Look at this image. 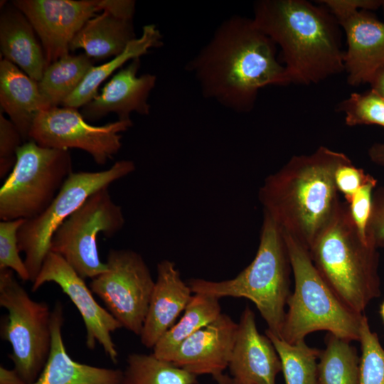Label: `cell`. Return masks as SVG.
I'll list each match as a JSON object with an SVG mask.
<instances>
[{
    "instance_id": "12",
    "label": "cell",
    "mask_w": 384,
    "mask_h": 384,
    "mask_svg": "<svg viewBox=\"0 0 384 384\" xmlns=\"http://www.w3.org/2000/svg\"><path fill=\"white\" fill-rule=\"evenodd\" d=\"M132 121L90 124L78 109L53 107L41 110L32 124L29 141L49 149H78L88 153L100 166L105 165L122 147V133Z\"/></svg>"
},
{
    "instance_id": "32",
    "label": "cell",
    "mask_w": 384,
    "mask_h": 384,
    "mask_svg": "<svg viewBox=\"0 0 384 384\" xmlns=\"http://www.w3.org/2000/svg\"><path fill=\"white\" fill-rule=\"evenodd\" d=\"M25 220H1L0 222V269L9 268L23 281H30L24 261L19 255L18 231Z\"/></svg>"
},
{
    "instance_id": "7",
    "label": "cell",
    "mask_w": 384,
    "mask_h": 384,
    "mask_svg": "<svg viewBox=\"0 0 384 384\" xmlns=\"http://www.w3.org/2000/svg\"><path fill=\"white\" fill-rule=\"evenodd\" d=\"M73 172L68 150L43 147L32 140L23 143L0 189L1 220H29L40 215Z\"/></svg>"
},
{
    "instance_id": "43",
    "label": "cell",
    "mask_w": 384,
    "mask_h": 384,
    "mask_svg": "<svg viewBox=\"0 0 384 384\" xmlns=\"http://www.w3.org/2000/svg\"><path fill=\"white\" fill-rule=\"evenodd\" d=\"M381 7L383 8L384 12V0H382Z\"/></svg>"
},
{
    "instance_id": "27",
    "label": "cell",
    "mask_w": 384,
    "mask_h": 384,
    "mask_svg": "<svg viewBox=\"0 0 384 384\" xmlns=\"http://www.w3.org/2000/svg\"><path fill=\"white\" fill-rule=\"evenodd\" d=\"M317 366L318 384H360V357L350 341L328 334Z\"/></svg>"
},
{
    "instance_id": "8",
    "label": "cell",
    "mask_w": 384,
    "mask_h": 384,
    "mask_svg": "<svg viewBox=\"0 0 384 384\" xmlns=\"http://www.w3.org/2000/svg\"><path fill=\"white\" fill-rule=\"evenodd\" d=\"M0 306L8 311L1 324V337L11 346L14 369L27 384H33L50 354L52 311L46 302L32 299L9 268L0 269Z\"/></svg>"
},
{
    "instance_id": "42",
    "label": "cell",
    "mask_w": 384,
    "mask_h": 384,
    "mask_svg": "<svg viewBox=\"0 0 384 384\" xmlns=\"http://www.w3.org/2000/svg\"><path fill=\"white\" fill-rule=\"evenodd\" d=\"M380 315L381 317V319L383 322L384 323V301L382 302V304L380 306Z\"/></svg>"
},
{
    "instance_id": "5",
    "label": "cell",
    "mask_w": 384,
    "mask_h": 384,
    "mask_svg": "<svg viewBox=\"0 0 384 384\" xmlns=\"http://www.w3.org/2000/svg\"><path fill=\"white\" fill-rule=\"evenodd\" d=\"M291 272L283 233L274 220L263 213L257 251L248 266L230 279L191 278L187 283L193 294L249 299L265 321L267 329L279 337L291 294Z\"/></svg>"
},
{
    "instance_id": "14",
    "label": "cell",
    "mask_w": 384,
    "mask_h": 384,
    "mask_svg": "<svg viewBox=\"0 0 384 384\" xmlns=\"http://www.w3.org/2000/svg\"><path fill=\"white\" fill-rule=\"evenodd\" d=\"M46 282L58 284L75 304L86 329V346L94 349L97 343L113 363L118 361V351L112 333L122 325L94 299L85 281L60 255L50 252L33 282L32 291H37Z\"/></svg>"
},
{
    "instance_id": "28",
    "label": "cell",
    "mask_w": 384,
    "mask_h": 384,
    "mask_svg": "<svg viewBox=\"0 0 384 384\" xmlns=\"http://www.w3.org/2000/svg\"><path fill=\"white\" fill-rule=\"evenodd\" d=\"M197 375L156 358L133 353L127 358L122 384H196Z\"/></svg>"
},
{
    "instance_id": "44",
    "label": "cell",
    "mask_w": 384,
    "mask_h": 384,
    "mask_svg": "<svg viewBox=\"0 0 384 384\" xmlns=\"http://www.w3.org/2000/svg\"><path fill=\"white\" fill-rule=\"evenodd\" d=\"M383 247H384V246H383Z\"/></svg>"
},
{
    "instance_id": "13",
    "label": "cell",
    "mask_w": 384,
    "mask_h": 384,
    "mask_svg": "<svg viewBox=\"0 0 384 384\" xmlns=\"http://www.w3.org/2000/svg\"><path fill=\"white\" fill-rule=\"evenodd\" d=\"M33 26L48 65L70 54V45L85 23L105 10L107 0H15Z\"/></svg>"
},
{
    "instance_id": "2",
    "label": "cell",
    "mask_w": 384,
    "mask_h": 384,
    "mask_svg": "<svg viewBox=\"0 0 384 384\" xmlns=\"http://www.w3.org/2000/svg\"><path fill=\"white\" fill-rule=\"evenodd\" d=\"M351 161L344 153L324 146L292 156L260 188L263 213L309 250L341 203L336 172Z\"/></svg>"
},
{
    "instance_id": "24",
    "label": "cell",
    "mask_w": 384,
    "mask_h": 384,
    "mask_svg": "<svg viewBox=\"0 0 384 384\" xmlns=\"http://www.w3.org/2000/svg\"><path fill=\"white\" fill-rule=\"evenodd\" d=\"M163 36L154 24L145 25L139 37L131 41L121 54L97 66H92L79 87L63 102L62 107L78 109L98 95V88L115 70L131 60L140 58L151 49L163 45Z\"/></svg>"
},
{
    "instance_id": "17",
    "label": "cell",
    "mask_w": 384,
    "mask_h": 384,
    "mask_svg": "<svg viewBox=\"0 0 384 384\" xmlns=\"http://www.w3.org/2000/svg\"><path fill=\"white\" fill-rule=\"evenodd\" d=\"M233 384H275L282 371L278 353L265 335L259 333L255 313L243 310L228 365Z\"/></svg>"
},
{
    "instance_id": "37",
    "label": "cell",
    "mask_w": 384,
    "mask_h": 384,
    "mask_svg": "<svg viewBox=\"0 0 384 384\" xmlns=\"http://www.w3.org/2000/svg\"><path fill=\"white\" fill-rule=\"evenodd\" d=\"M317 2L324 6L338 23L357 11L376 10L382 4V0H321Z\"/></svg>"
},
{
    "instance_id": "26",
    "label": "cell",
    "mask_w": 384,
    "mask_h": 384,
    "mask_svg": "<svg viewBox=\"0 0 384 384\" xmlns=\"http://www.w3.org/2000/svg\"><path fill=\"white\" fill-rule=\"evenodd\" d=\"M92 66V58L85 53L68 54L49 64L38 82L47 107L62 105L79 87Z\"/></svg>"
},
{
    "instance_id": "31",
    "label": "cell",
    "mask_w": 384,
    "mask_h": 384,
    "mask_svg": "<svg viewBox=\"0 0 384 384\" xmlns=\"http://www.w3.org/2000/svg\"><path fill=\"white\" fill-rule=\"evenodd\" d=\"M360 384H384V348L363 315L360 338Z\"/></svg>"
},
{
    "instance_id": "4",
    "label": "cell",
    "mask_w": 384,
    "mask_h": 384,
    "mask_svg": "<svg viewBox=\"0 0 384 384\" xmlns=\"http://www.w3.org/2000/svg\"><path fill=\"white\" fill-rule=\"evenodd\" d=\"M378 248L362 238L348 203L341 201L309 252L338 299L352 311L364 314L368 304L380 294Z\"/></svg>"
},
{
    "instance_id": "38",
    "label": "cell",
    "mask_w": 384,
    "mask_h": 384,
    "mask_svg": "<svg viewBox=\"0 0 384 384\" xmlns=\"http://www.w3.org/2000/svg\"><path fill=\"white\" fill-rule=\"evenodd\" d=\"M0 384H27L18 373L14 369L0 366Z\"/></svg>"
},
{
    "instance_id": "35",
    "label": "cell",
    "mask_w": 384,
    "mask_h": 384,
    "mask_svg": "<svg viewBox=\"0 0 384 384\" xmlns=\"http://www.w3.org/2000/svg\"><path fill=\"white\" fill-rule=\"evenodd\" d=\"M373 178L363 169L355 166L352 161L341 165L335 175L337 190L343 195L346 203H350L353 196L363 185Z\"/></svg>"
},
{
    "instance_id": "20",
    "label": "cell",
    "mask_w": 384,
    "mask_h": 384,
    "mask_svg": "<svg viewBox=\"0 0 384 384\" xmlns=\"http://www.w3.org/2000/svg\"><path fill=\"white\" fill-rule=\"evenodd\" d=\"M63 309L57 302L51 314V348L39 377L33 384H122L120 369L96 367L75 361L68 355L62 336Z\"/></svg>"
},
{
    "instance_id": "34",
    "label": "cell",
    "mask_w": 384,
    "mask_h": 384,
    "mask_svg": "<svg viewBox=\"0 0 384 384\" xmlns=\"http://www.w3.org/2000/svg\"><path fill=\"white\" fill-rule=\"evenodd\" d=\"M377 182L376 178H373L363 185L348 203L350 214L356 227L362 238L366 241H368L366 229L372 210L373 194Z\"/></svg>"
},
{
    "instance_id": "23",
    "label": "cell",
    "mask_w": 384,
    "mask_h": 384,
    "mask_svg": "<svg viewBox=\"0 0 384 384\" xmlns=\"http://www.w3.org/2000/svg\"><path fill=\"white\" fill-rule=\"evenodd\" d=\"M137 38L132 19L104 10L89 19L78 32L70 43V50L82 49L95 59L114 58Z\"/></svg>"
},
{
    "instance_id": "22",
    "label": "cell",
    "mask_w": 384,
    "mask_h": 384,
    "mask_svg": "<svg viewBox=\"0 0 384 384\" xmlns=\"http://www.w3.org/2000/svg\"><path fill=\"white\" fill-rule=\"evenodd\" d=\"M1 111L20 132L25 142L39 112L48 109L39 90L38 82L33 80L10 61L0 60Z\"/></svg>"
},
{
    "instance_id": "18",
    "label": "cell",
    "mask_w": 384,
    "mask_h": 384,
    "mask_svg": "<svg viewBox=\"0 0 384 384\" xmlns=\"http://www.w3.org/2000/svg\"><path fill=\"white\" fill-rule=\"evenodd\" d=\"M338 23L347 41L343 64L348 83H370L384 67V22L369 11L361 10Z\"/></svg>"
},
{
    "instance_id": "11",
    "label": "cell",
    "mask_w": 384,
    "mask_h": 384,
    "mask_svg": "<svg viewBox=\"0 0 384 384\" xmlns=\"http://www.w3.org/2000/svg\"><path fill=\"white\" fill-rule=\"evenodd\" d=\"M105 272L92 279V293L122 327L140 336L154 287L142 256L130 249H110Z\"/></svg>"
},
{
    "instance_id": "25",
    "label": "cell",
    "mask_w": 384,
    "mask_h": 384,
    "mask_svg": "<svg viewBox=\"0 0 384 384\" xmlns=\"http://www.w3.org/2000/svg\"><path fill=\"white\" fill-rule=\"evenodd\" d=\"M219 298L205 294H193L180 320L170 328L153 348V354L169 362L180 344L220 314Z\"/></svg>"
},
{
    "instance_id": "36",
    "label": "cell",
    "mask_w": 384,
    "mask_h": 384,
    "mask_svg": "<svg viewBox=\"0 0 384 384\" xmlns=\"http://www.w3.org/2000/svg\"><path fill=\"white\" fill-rule=\"evenodd\" d=\"M366 236L368 241L377 247L384 246V186L373 192Z\"/></svg>"
},
{
    "instance_id": "3",
    "label": "cell",
    "mask_w": 384,
    "mask_h": 384,
    "mask_svg": "<svg viewBox=\"0 0 384 384\" xmlns=\"http://www.w3.org/2000/svg\"><path fill=\"white\" fill-rule=\"evenodd\" d=\"M252 18L280 48L292 83L317 84L344 71L341 26L325 6L306 0H260Z\"/></svg>"
},
{
    "instance_id": "39",
    "label": "cell",
    "mask_w": 384,
    "mask_h": 384,
    "mask_svg": "<svg viewBox=\"0 0 384 384\" xmlns=\"http://www.w3.org/2000/svg\"><path fill=\"white\" fill-rule=\"evenodd\" d=\"M368 154L371 161L384 167V142L373 144L369 148Z\"/></svg>"
},
{
    "instance_id": "41",
    "label": "cell",
    "mask_w": 384,
    "mask_h": 384,
    "mask_svg": "<svg viewBox=\"0 0 384 384\" xmlns=\"http://www.w3.org/2000/svg\"><path fill=\"white\" fill-rule=\"evenodd\" d=\"M218 384H233L232 378L223 373L219 374L213 377Z\"/></svg>"
},
{
    "instance_id": "9",
    "label": "cell",
    "mask_w": 384,
    "mask_h": 384,
    "mask_svg": "<svg viewBox=\"0 0 384 384\" xmlns=\"http://www.w3.org/2000/svg\"><path fill=\"white\" fill-rule=\"evenodd\" d=\"M135 169L133 161L120 160L105 170L73 172L46 210L34 218L25 220L18 231V245L19 251L25 254L23 261L32 283L50 252L51 239L58 227L92 193L108 188Z\"/></svg>"
},
{
    "instance_id": "15",
    "label": "cell",
    "mask_w": 384,
    "mask_h": 384,
    "mask_svg": "<svg viewBox=\"0 0 384 384\" xmlns=\"http://www.w3.org/2000/svg\"><path fill=\"white\" fill-rule=\"evenodd\" d=\"M139 68L140 58H136L120 68L101 93L82 107L80 113L84 119L96 122L114 113L118 120L127 121L131 120L133 112L148 115L151 107L148 100L157 77L150 73L137 75Z\"/></svg>"
},
{
    "instance_id": "1",
    "label": "cell",
    "mask_w": 384,
    "mask_h": 384,
    "mask_svg": "<svg viewBox=\"0 0 384 384\" xmlns=\"http://www.w3.org/2000/svg\"><path fill=\"white\" fill-rule=\"evenodd\" d=\"M186 69L205 98L238 113L253 110L262 88L292 83L275 43L252 18L237 14L220 23Z\"/></svg>"
},
{
    "instance_id": "40",
    "label": "cell",
    "mask_w": 384,
    "mask_h": 384,
    "mask_svg": "<svg viewBox=\"0 0 384 384\" xmlns=\"http://www.w3.org/2000/svg\"><path fill=\"white\" fill-rule=\"evenodd\" d=\"M370 84L371 88L384 98V67L376 73Z\"/></svg>"
},
{
    "instance_id": "33",
    "label": "cell",
    "mask_w": 384,
    "mask_h": 384,
    "mask_svg": "<svg viewBox=\"0 0 384 384\" xmlns=\"http://www.w3.org/2000/svg\"><path fill=\"white\" fill-rule=\"evenodd\" d=\"M24 143L14 124L0 112V178L13 169L16 161L18 149Z\"/></svg>"
},
{
    "instance_id": "29",
    "label": "cell",
    "mask_w": 384,
    "mask_h": 384,
    "mask_svg": "<svg viewBox=\"0 0 384 384\" xmlns=\"http://www.w3.org/2000/svg\"><path fill=\"white\" fill-rule=\"evenodd\" d=\"M265 335L278 353L285 384H318L317 359L321 350L309 347L304 341L289 343L268 329Z\"/></svg>"
},
{
    "instance_id": "19",
    "label": "cell",
    "mask_w": 384,
    "mask_h": 384,
    "mask_svg": "<svg viewBox=\"0 0 384 384\" xmlns=\"http://www.w3.org/2000/svg\"><path fill=\"white\" fill-rule=\"evenodd\" d=\"M156 272L146 316L139 336L141 343L147 348H153L163 335L174 325L193 294L188 284L182 279L173 261L161 260L157 265Z\"/></svg>"
},
{
    "instance_id": "30",
    "label": "cell",
    "mask_w": 384,
    "mask_h": 384,
    "mask_svg": "<svg viewBox=\"0 0 384 384\" xmlns=\"http://www.w3.org/2000/svg\"><path fill=\"white\" fill-rule=\"evenodd\" d=\"M349 127L375 124L384 127V98L373 89L352 92L337 105Z\"/></svg>"
},
{
    "instance_id": "16",
    "label": "cell",
    "mask_w": 384,
    "mask_h": 384,
    "mask_svg": "<svg viewBox=\"0 0 384 384\" xmlns=\"http://www.w3.org/2000/svg\"><path fill=\"white\" fill-rule=\"evenodd\" d=\"M238 324L225 314L183 341L169 362L196 375L223 373L228 368Z\"/></svg>"
},
{
    "instance_id": "6",
    "label": "cell",
    "mask_w": 384,
    "mask_h": 384,
    "mask_svg": "<svg viewBox=\"0 0 384 384\" xmlns=\"http://www.w3.org/2000/svg\"><path fill=\"white\" fill-rule=\"evenodd\" d=\"M283 233L294 279V292L280 338L289 343L304 341L310 333L327 331L348 341H359L363 316L349 309L335 294L315 267L309 250Z\"/></svg>"
},
{
    "instance_id": "21",
    "label": "cell",
    "mask_w": 384,
    "mask_h": 384,
    "mask_svg": "<svg viewBox=\"0 0 384 384\" xmlns=\"http://www.w3.org/2000/svg\"><path fill=\"white\" fill-rule=\"evenodd\" d=\"M37 34L26 16L12 3H4L0 15V50L3 58L39 82L48 66Z\"/></svg>"
},
{
    "instance_id": "10",
    "label": "cell",
    "mask_w": 384,
    "mask_h": 384,
    "mask_svg": "<svg viewBox=\"0 0 384 384\" xmlns=\"http://www.w3.org/2000/svg\"><path fill=\"white\" fill-rule=\"evenodd\" d=\"M122 207L112 199L108 188L92 193L55 230L50 251L63 257L82 278L93 279L105 272L97 246L100 233L111 238L124 227Z\"/></svg>"
}]
</instances>
